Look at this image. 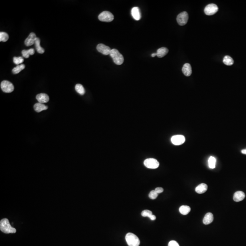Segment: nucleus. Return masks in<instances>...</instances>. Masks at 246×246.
<instances>
[{"instance_id": "nucleus-1", "label": "nucleus", "mask_w": 246, "mask_h": 246, "mask_svg": "<svg viewBox=\"0 0 246 246\" xmlns=\"http://www.w3.org/2000/svg\"><path fill=\"white\" fill-rule=\"evenodd\" d=\"M0 230L6 234L15 233L17 232L16 229L11 227L7 218H4L0 221Z\"/></svg>"}, {"instance_id": "nucleus-2", "label": "nucleus", "mask_w": 246, "mask_h": 246, "mask_svg": "<svg viewBox=\"0 0 246 246\" xmlns=\"http://www.w3.org/2000/svg\"><path fill=\"white\" fill-rule=\"evenodd\" d=\"M110 56L113 58V61L117 65H121L124 61L123 55L116 49H112L111 51Z\"/></svg>"}, {"instance_id": "nucleus-3", "label": "nucleus", "mask_w": 246, "mask_h": 246, "mask_svg": "<svg viewBox=\"0 0 246 246\" xmlns=\"http://www.w3.org/2000/svg\"><path fill=\"white\" fill-rule=\"evenodd\" d=\"M125 240L129 246H139L140 241L137 236L134 234L129 233L125 236Z\"/></svg>"}, {"instance_id": "nucleus-4", "label": "nucleus", "mask_w": 246, "mask_h": 246, "mask_svg": "<svg viewBox=\"0 0 246 246\" xmlns=\"http://www.w3.org/2000/svg\"><path fill=\"white\" fill-rule=\"evenodd\" d=\"M100 21L104 22H111L114 19V16L110 11H104L101 12L98 17Z\"/></svg>"}, {"instance_id": "nucleus-5", "label": "nucleus", "mask_w": 246, "mask_h": 246, "mask_svg": "<svg viewBox=\"0 0 246 246\" xmlns=\"http://www.w3.org/2000/svg\"><path fill=\"white\" fill-rule=\"evenodd\" d=\"M1 88L3 91L6 93H11L14 90V87L12 83L7 80L3 81L1 82Z\"/></svg>"}, {"instance_id": "nucleus-6", "label": "nucleus", "mask_w": 246, "mask_h": 246, "mask_svg": "<svg viewBox=\"0 0 246 246\" xmlns=\"http://www.w3.org/2000/svg\"><path fill=\"white\" fill-rule=\"evenodd\" d=\"M144 166L149 169H156L159 166L160 164L157 160L153 158L146 159L144 162Z\"/></svg>"}, {"instance_id": "nucleus-7", "label": "nucleus", "mask_w": 246, "mask_h": 246, "mask_svg": "<svg viewBox=\"0 0 246 246\" xmlns=\"http://www.w3.org/2000/svg\"><path fill=\"white\" fill-rule=\"evenodd\" d=\"M189 16L187 12L183 11L181 12L177 17V21L178 24L180 26H184L186 25L188 21Z\"/></svg>"}, {"instance_id": "nucleus-8", "label": "nucleus", "mask_w": 246, "mask_h": 246, "mask_svg": "<svg viewBox=\"0 0 246 246\" xmlns=\"http://www.w3.org/2000/svg\"><path fill=\"white\" fill-rule=\"evenodd\" d=\"M218 7L215 4H210L206 6L204 9V12L207 15L211 16L215 14L218 11Z\"/></svg>"}, {"instance_id": "nucleus-9", "label": "nucleus", "mask_w": 246, "mask_h": 246, "mask_svg": "<svg viewBox=\"0 0 246 246\" xmlns=\"http://www.w3.org/2000/svg\"><path fill=\"white\" fill-rule=\"evenodd\" d=\"M185 137L182 135H176L171 137L172 143L176 146H180L183 144L185 141Z\"/></svg>"}, {"instance_id": "nucleus-10", "label": "nucleus", "mask_w": 246, "mask_h": 246, "mask_svg": "<svg viewBox=\"0 0 246 246\" xmlns=\"http://www.w3.org/2000/svg\"><path fill=\"white\" fill-rule=\"evenodd\" d=\"M97 49L98 51L105 55L110 54L111 51L112 50L108 46H106L104 44L101 43L97 45Z\"/></svg>"}, {"instance_id": "nucleus-11", "label": "nucleus", "mask_w": 246, "mask_h": 246, "mask_svg": "<svg viewBox=\"0 0 246 246\" xmlns=\"http://www.w3.org/2000/svg\"><path fill=\"white\" fill-rule=\"evenodd\" d=\"M37 38L36 34L34 33H31L25 41V44L27 47L33 45L34 44H35V41Z\"/></svg>"}, {"instance_id": "nucleus-12", "label": "nucleus", "mask_w": 246, "mask_h": 246, "mask_svg": "<svg viewBox=\"0 0 246 246\" xmlns=\"http://www.w3.org/2000/svg\"><path fill=\"white\" fill-rule=\"evenodd\" d=\"M36 99L38 101V103L43 104L44 103H47L49 101V97L47 94L41 93L37 95Z\"/></svg>"}, {"instance_id": "nucleus-13", "label": "nucleus", "mask_w": 246, "mask_h": 246, "mask_svg": "<svg viewBox=\"0 0 246 246\" xmlns=\"http://www.w3.org/2000/svg\"><path fill=\"white\" fill-rule=\"evenodd\" d=\"M131 14L135 20L139 21L141 19V14L140 12V9L138 7H134L132 8Z\"/></svg>"}, {"instance_id": "nucleus-14", "label": "nucleus", "mask_w": 246, "mask_h": 246, "mask_svg": "<svg viewBox=\"0 0 246 246\" xmlns=\"http://www.w3.org/2000/svg\"><path fill=\"white\" fill-rule=\"evenodd\" d=\"M245 197V193L243 192L238 191L236 192L234 194L233 200L236 202H239L243 201Z\"/></svg>"}, {"instance_id": "nucleus-15", "label": "nucleus", "mask_w": 246, "mask_h": 246, "mask_svg": "<svg viewBox=\"0 0 246 246\" xmlns=\"http://www.w3.org/2000/svg\"><path fill=\"white\" fill-rule=\"evenodd\" d=\"M182 71L184 74L186 76H190L192 74V69L190 64L188 63L184 64L183 66Z\"/></svg>"}, {"instance_id": "nucleus-16", "label": "nucleus", "mask_w": 246, "mask_h": 246, "mask_svg": "<svg viewBox=\"0 0 246 246\" xmlns=\"http://www.w3.org/2000/svg\"><path fill=\"white\" fill-rule=\"evenodd\" d=\"M213 214L210 213H207L204 217L203 223L205 225H208L213 222Z\"/></svg>"}, {"instance_id": "nucleus-17", "label": "nucleus", "mask_w": 246, "mask_h": 246, "mask_svg": "<svg viewBox=\"0 0 246 246\" xmlns=\"http://www.w3.org/2000/svg\"><path fill=\"white\" fill-rule=\"evenodd\" d=\"M207 184L205 183H201L198 185L195 189L196 193L198 194H203L207 190Z\"/></svg>"}, {"instance_id": "nucleus-18", "label": "nucleus", "mask_w": 246, "mask_h": 246, "mask_svg": "<svg viewBox=\"0 0 246 246\" xmlns=\"http://www.w3.org/2000/svg\"><path fill=\"white\" fill-rule=\"evenodd\" d=\"M168 48L165 47H162L159 48L157 51V56L159 58H161L166 56L168 53Z\"/></svg>"}, {"instance_id": "nucleus-19", "label": "nucleus", "mask_w": 246, "mask_h": 246, "mask_svg": "<svg viewBox=\"0 0 246 246\" xmlns=\"http://www.w3.org/2000/svg\"><path fill=\"white\" fill-rule=\"evenodd\" d=\"M48 108L47 106L41 103H36L35 105H34V109L37 113H39L42 111L47 110Z\"/></svg>"}, {"instance_id": "nucleus-20", "label": "nucleus", "mask_w": 246, "mask_h": 246, "mask_svg": "<svg viewBox=\"0 0 246 246\" xmlns=\"http://www.w3.org/2000/svg\"><path fill=\"white\" fill-rule=\"evenodd\" d=\"M35 47L37 52L39 53L43 54L44 53L45 50L44 48L41 47L40 46V40L38 37H37L35 42Z\"/></svg>"}, {"instance_id": "nucleus-21", "label": "nucleus", "mask_w": 246, "mask_h": 246, "mask_svg": "<svg viewBox=\"0 0 246 246\" xmlns=\"http://www.w3.org/2000/svg\"><path fill=\"white\" fill-rule=\"evenodd\" d=\"M21 53L23 55V57L25 58H27L29 57L30 55H33L35 53V51L33 48H31L28 50H23L21 51Z\"/></svg>"}, {"instance_id": "nucleus-22", "label": "nucleus", "mask_w": 246, "mask_h": 246, "mask_svg": "<svg viewBox=\"0 0 246 246\" xmlns=\"http://www.w3.org/2000/svg\"><path fill=\"white\" fill-rule=\"evenodd\" d=\"M191 211V208L187 206H182L179 208L180 213L183 215H187Z\"/></svg>"}, {"instance_id": "nucleus-23", "label": "nucleus", "mask_w": 246, "mask_h": 246, "mask_svg": "<svg viewBox=\"0 0 246 246\" xmlns=\"http://www.w3.org/2000/svg\"><path fill=\"white\" fill-rule=\"evenodd\" d=\"M223 62L225 65L231 66L233 64L234 61L233 58L229 56H226L224 57Z\"/></svg>"}, {"instance_id": "nucleus-24", "label": "nucleus", "mask_w": 246, "mask_h": 246, "mask_svg": "<svg viewBox=\"0 0 246 246\" xmlns=\"http://www.w3.org/2000/svg\"><path fill=\"white\" fill-rule=\"evenodd\" d=\"M75 90L76 92L78 93L80 95H84L85 94V91L84 90V88L83 87V85L80 84H76L75 86Z\"/></svg>"}, {"instance_id": "nucleus-25", "label": "nucleus", "mask_w": 246, "mask_h": 246, "mask_svg": "<svg viewBox=\"0 0 246 246\" xmlns=\"http://www.w3.org/2000/svg\"><path fill=\"white\" fill-rule=\"evenodd\" d=\"M25 68V66L24 64H20V65H18V66H17L16 67H15L12 70V73L13 74H18V73H20L21 71L23 70Z\"/></svg>"}, {"instance_id": "nucleus-26", "label": "nucleus", "mask_w": 246, "mask_h": 246, "mask_svg": "<svg viewBox=\"0 0 246 246\" xmlns=\"http://www.w3.org/2000/svg\"><path fill=\"white\" fill-rule=\"evenodd\" d=\"M216 159L215 157L210 156L208 159V165L211 169H214L216 166Z\"/></svg>"}, {"instance_id": "nucleus-27", "label": "nucleus", "mask_w": 246, "mask_h": 246, "mask_svg": "<svg viewBox=\"0 0 246 246\" xmlns=\"http://www.w3.org/2000/svg\"><path fill=\"white\" fill-rule=\"evenodd\" d=\"M9 39V36L8 34L5 32L0 33V41L6 42Z\"/></svg>"}, {"instance_id": "nucleus-28", "label": "nucleus", "mask_w": 246, "mask_h": 246, "mask_svg": "<svg viewBox=\"0 0 246 246\" xmlns=\"http://www.w3.org/2000/svg\"><path fill=\"white\" fill-rule=\"evenodd\" d=\"M24 59L23 57H15L13 58V62L15 64H16L17 65H18L19 64H23V63Z\"/></svg>"}, {"instance_id": "nucleus-29", "label": "nucleus", "mask_w": 246, "mask_h": 246, "mask_svg": "<svg viewBox=\"0 0 246 246\" xmlns=\"http://www.w3.org/2000/svg\"><path fill=\"white\" fill-rule=\"evenodd\" d=\"M152 215L153 214H152V211L148 210L143 211L141 213V215L143 217H149L150 218Z\"/></svg>"}, {"instance_id": "nucleus-30", "label": "nucleus", "mask_w": 246, "mask_h": 246, "mask_svg": "<svg viewBox=\"0 0 246 246\" xmlns=\"http://www.w3.org/2000/svg\"><path fill=\"white\" fill-rule=\"evenodd\" d=\"M158 194L156 192V191L153 190L150 192L149 193V197L150 199L152 200H154L158 197Z\"/></svg>"}, {"instance_id": "nucleus-31", "label": "nucleus", "mask_w": 246, "mask_h": 246, "mask_svg": "<svg viewBox=\"0 0 246 246\" xmlns=\"http://www.w3.org/2000/svg\"><path fill=\"white\" fill-rule=\"evenodd\" d=\"M168 246H180L178 243L175 241H171L169 242Z\"/></svg>"}, {"instance_id": "nucleus-32", "label": "nucleus", "mask_w": 246, "mask_h": 246, "mask_svg": "<svg viewBox=\"0 0 246 246\" xmlns=\"http://www.w3.org/2000/svg\"><path fill=\"white\" fill-rule=\"evenodd\" d=\"M154 190L156 191V192L157 193L159 194L163 193L164 191V189L163 188H161V187H157Z\"/></svg>"}, {"instance_id": "nucleus-33", "label": "nucleus", "mask_w": 246, "mask_h": 246, "mask_svg": "<svg viewBox=\"0 0 246 246\" xmlns=\"http://www.w3.org/2000/svg\"><path fill=\"white\" fill-rule=\"evenodd\" d=\"M150 220H151L154 221V220L156 219V217L154 216V215H152V216H151V217H150Z\"/></svg>"}, {"instance_id": "nucleus-34", "label": "nucleus", "mask_w": 246, "mask_h": 246, "mask_svg": "<svg viewBox=\"0 0 246 246\" xmlns=\"http://www.w3.org/2000/svg\"><path fill=\"white\" fill-rule=\"evenodd\" d=\"M241 152H242V153L243 154H246V149L242 150Z\"/></svg>"}, {"instance_id": "nucleus-35", "label": "nucleus", "mask_w": 246, "mask_h": 246, "mask_svg": "<svg viewBox=\"0 0 246 246\" xmlns=\"http://www.w3.org/2000/svg\"><path fill=\"white\" fill-rule=\"evenodd\" d=\"M156 56H157L156 53H152L151 54V56H152V57H154Z\"/></svg>"}]
</instances>
